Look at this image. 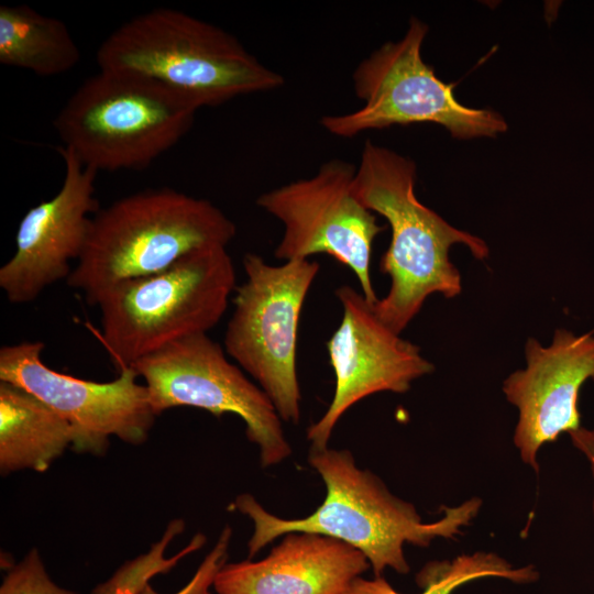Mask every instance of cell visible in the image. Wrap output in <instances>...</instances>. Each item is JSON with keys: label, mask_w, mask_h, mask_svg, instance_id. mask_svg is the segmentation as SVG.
<instances>
[{"label": "cell", "mask_w": 594, "mask_h": 594, "mask_svg": "<svg viewBox=\"0 0 594 594\" xmlns=\"http://www.w3.org/2000/svg\"><path fill=\"white\" fill-rule=\"evenodd\" d=\"M309 462L327 487L324 501L311 515L283 519L266 512L250 494L239 495L233 502L234 508L254 524L248 542L250 558L288 532H312L361 551L375 576L386 568L406 574V542L427 547L435 538H452L471 522L482 505L481 499L472 498L446 507L439 520L424 522L411 504L392 495L371 472L356 468L350 451L311 448Z\"/></svg>", "instance_id": "1"}, {"label": "cell", "mask_w": 594, "mask_h": 594, "mask_svg": "<svg viewBox=\"0 0 594 594\" xmlns=\"http://www.w3.org/2000/svg\"><path fill=\"white\" fill-rule=\"evenodd\" d=\"M416 165L384 146L365 141L353 188L362 205L384 217L392 238L380 262L391 277L387 295L374 304L381 321L400 334L432 294L453 298L461 275L449 257L454 244L465 245L477 260L488 256L486 243L448 223L415 195Z\"/></svg>", "instance_id": "2"}, {"label": "cell", "mask_w": 594, "mask_h": 594, "mask_svg": "<svg viewBox=\"0 0 594 594\" xmlns=\"http://www.w3.org/2000/svg\"><path fill=\"white\" fill-rule=\"evenodd\" d=\"M100 70L153 80L197 109L276 89L280 74L239 40L183 11L158 8L124 22L97 51Z\"/></svg>", "instance_id": "3"}, {"label": "cell", "mask_w": 594, "mask_h": 594, "mask_svg": "<svg viewBox=\"0 0 594 594\" xmlns=\"http://www.w3.org/2000/svg\"><path fill=\"white\" fill-rule=\"evenodd\" d=\"M235 234L233 221L207 199L170 188L143 190L99 209L66 280L96 306L114 285L164 271L193 251L227 248Z\"/></svg>", "instance_id": "4"}, {"label": "cell", "mask_w": 594, "mask_h": 594, "mask_svg": "<svg viewBox=\"0 0 594 594\" xmlns=\"http://www.w3.org/2000/svg\"><path fill=\"white\" fill-rule=\"evenodd\" d=\"M235 282L227 248L208 246L105 292L96 304L100 340L118 372L168 343L207 333L227 310Z\"/></svg>", "instance_id": "5"}, {"label": "cell", "mask_w": 594, "mask_h": 594, "mask_svg": "<svg viewBox=\"0 0 594 594\" xmlns=\"http://www.w3.org/2000/svg\"><path fill=\"white\" fill-rule=\"evenodd\" d=\"M197 111L153 80L99 69L69 97L54 127L84 166L140 170L184 138Z\"/></svg>", "instance_id": "6"}, {"label": "cell", "mask_w": 594, "mask_h": 594, "mask_svg": "<svg viewBox=\"0 0 594 594\" xmlns=\"http://www.w3.org/2000/svg\"><path fill=\"white\" fill-rule=\"evenodd\" d=\"M427 33L428 25L411 18L400 41L387 42L363 59L352 76L363 107L322 117L323 129L339 138H353L395 124L431 122L457 139L504 133L508 127L499 113L461 105L454 97L455 84L442 81L424 62L421 46Z\"/></svg>", "instance_id": "7"}, {"label": "cell", "mask_w": 594, "mask_h": 594, "mask_svg": "<svg viewBox=\"0 0 594 594\" xmlns=\"http://www.w3.org/2000/svg\"><path fill=\"white\" fill-rule=\"evenodd\" d=\"M242 263L246 280L235 288L224 350L258 383L279 418L297 424L298 324L319 264L306 258L271 265L254 253H246Z\"/></svg>", "instance_id": "8"}, {"label": "cell", "mask_w": 594, "mask_h": 594, "mask_svg": "<svg viewBox=\"0 0 594 594\" xmlns=\"http://www.w3.org/2000/svg\"><path fill=\"white\" fill-rule=\"evenodd\" d=\"M156 415L174 407H195L220 417L238 415L263 466L288 458L280 418L265 392L253 384L207 333L176 340L135 362Z\"/></svg>", "instance_id": "9"}, {"label": "cell", "mask_w": 594, "mask_h": 594, "mask_svg": "<svg viewBox=\"0 0 594 594\" xmlns=\"http://www.w3.org/2000/svg\"><path fill=\"white\" fill-rule=\"evenodd\" d=\"M355 172L350 162L330 160L312 177L266 191L256 204L284 226L274 251L276 258L286 262L328 254L353 271L362 294L375 304L378 298L370 274L372 245L385 228L358 199Z\"/></svg>", "instance_id": "10"}, {"label": "cell", "mask_w": 594, "mask_h": 594, "mask_svg": "<svg viewBox=\"0 0 594 594\" xmlns=\"http://www.w3.org/2000/svg\"><path fill=\"white\" fill-rule=\"evenodd\" d=\"M44 343L23 341L0 349V382L37 397L73 428V449L102 454L110 437L130 444L146 441L157 416L132 366L110 382L78 378L43 362Z\"/></svg>", "instance_id": "11"}, {"label": "cell", "mask_w": 594, "mask_h": 594, "mask_svg": "<svg viewBox=\"0 0 594 594\" xmlns=\"http://www.w3.org/2000/svg\"><path fill=\"white\" fill-rule=\"evenodd\" d=\"M343 315L327 342L336 376L333 398L324 415L307 430L311 448L323 449L343 414L378 392L406 393L411 383L435 370L420 348L384 324L374 304L353 287L336 289Z\"/></svg>", "instance_id": "12"}, {"label": "cell", "mask_w": 594, "mask_h": 594, "mask_svg": "<svg viewBox=\"0 0 594 594\" xmlns=\"http://www.w3.org/2000/svg\"><path fill=\"white\" fill-rule=\"evenodd\" d=\"M65 176L58 193L21 219L13 256L0 267V288L12 304L35 300L47 287L68 278L88 240L94 216L97 172L58 147Z\"/></svg>", "instance_id": "13"}, {"label": "cell", "mask_w": 594, "mask_h": 594, "mask_svg": "<svg viewBox=\"0 0 594 594\" xmlns=\"http://www.w3.org/2000/svg\"><path fill=\"white\" fill-rule=\"evenodd\" d=\"M527 365L503 383L507 400L518 409L514 443L521 460L536 472L542 444L581 427L579 395L594 380V336L554 331L550 345L529 338L525 345Z\"/></svg>", "instance_id": "14"}, {"label": "cell", "mask_w": 594, "mask_h": 594, "mask_svg": "<svg viewBox=\"0 0 594 594\" xmlns=\"http://www.w3.org/2000/svg\"><path fill=\"white\" fill-rule=\"evenodd\" d=\"M370 565L361 551L341 540L288 532L260 561L226 563L212 586L217 594H344Z\"/></svg>", "instance_id": "15"}, {"label": "cell", "mask_w": 594, "mask_h": 594, "mask_svg": "<svg viewBox=\"0 0 594 594\" xmlns=\"http://www.w3.org/2000/svg\"><path fill=\"white\" fill-rule=\"evenodd\" d=\"M72 426L23 388L0 382V471H46L73 447Z\"/></svg>", "instance_id": "16"}, {"label": "cell", "mask_w": 594, "mask_h": 594, "mask_svg": "<svg viewBox=\"0 0 594 594\" xmlns=\"http://www.w3.org/2000/svg\"><path fill=\"white\" fill-rule=\"evenodd\" d=\"M79 48L67 25L26 4L0 7V63L51 77L73 69Z\"/></svg>", "instance_id": "17"}, {"label": "cell", "mask_w": 594, "mask_h": 594, "mask_svg": "<svg viewBox=\"0 0 594 594\" xmlns=\"http://www.w3.org/2000/svg\"><path fill=\"white\" fill-rule=\"evenodd\" d=\"M483 578H502L525 584L537 581L538 572L534 565L517 569L495 553L477 552L462 554L452 561L430 562L417 574L416 582L422 588L420 594H452L457 587ZM344 594L400 593L382 576L373 580L359 576Z\"/></svg>", "instance_id": "18"}, {"label": "cell", "mask_w": 594, "mask_h": 594, "mask_svg": "<svg viewBox=\"0 0 594 594\" xmlns=\"http://www.w3.org/2000/svg\"><path fill=\"white\" fill-rule=\"evenodd\" d=\"M184 528L182 519L172 520L162 539L147 553L123 564L108 581L97 585L91 594H139L154 575L169 572L180 559L204 546L206 537L199 534L180 552L166 558L164 553L168 543Z\"/></svg>", "instance_id": "19"}, {"label": "cell", "mask_w": 594, "mask_h": 594, "mask_svg": "<svg viewBox=\"0 0 594 594\" xmlns=\"http://www.w3.org/2000/svg\"><path fill=\"white\" fill-rule=\"evenodd\" d=\"M0 594H76L55 584L33 548L3 578Z\"/></svg>", "instance_id": "20"}, {"label": "cell", "mask_w": 594, "mask_h": 594, "mask_svg": "<svg viewBox=\"0 0 594 594\" xmlns=\"http://www.w3.org/2000/svg\"><path fill=\"white\" fill-rule=\"evenodd\" d=\"M231 528L224 527L216 546L208 553L189 582L174 594H210L218 571L226 564ZM139 594H160L148 584Z\"/></svg>", "instance_id": "21"}, {"label": "cell", "mask_w": 594, "mask_h": 594, "mask_svg": "<svg viewBox=\"0 0 594 594\" xmlns=\"http://www.w3.org/2000/svg\"><path fill=\"white\" fill-rule=\"evenodd\" d=\"M572 444L583 453L588 461L593 477H594V429L580 427L576 430L569 432ZM594 516V498L592 504Z\"/></svg>", "instance_id": "22"}]
</instances>
